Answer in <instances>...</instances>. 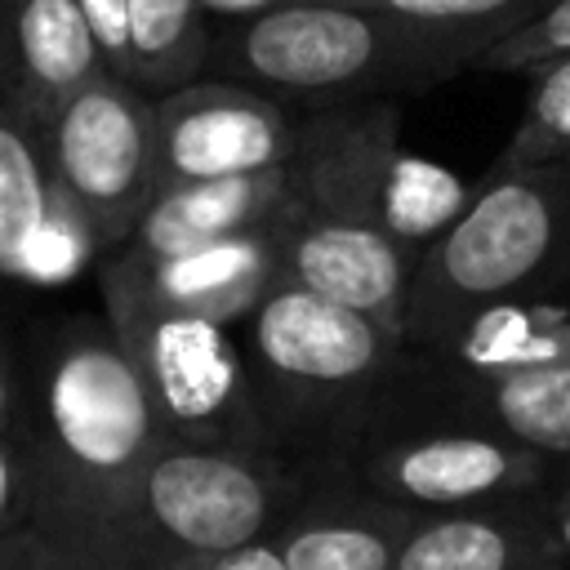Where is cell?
Returning a JSON list of instances; mask_svg holds the SVG:
<instances>
[{
	"mask_svg": "<svg viewBox=\"0 0 570 570\" xmlns=\"http://www.w3.org/2000/svg\"><path fill=\"white\" fill-rule=\"evenodd\" d=\"M481 49L463 36L405 22L347 0H281L254 18L218 22L205 71L276 94L281 102L338 107L423 94L468 67Z\"/></svg>",
	"mask_w": 570,
	"mask_h": 570,
	"instance_id": "obj_1",
	"label": "cell"
},
{
	"mask_svg": "<svg viewBox=\"0 0 570 570\" xmlns=\"http://www.w3.org/2000/svg\"><path fill=\"white\" fill-rule=\"evenodd\" d=\"M570 267V160L494 165L468 209L419 254L401 347H445L485 307Z\"/></svg>",
	"mask_w": 570,
	"mask_h": 570,
	"instance_id": "obj_2",
	"label": "cell"
},
{
	"mask_svg": "<svg viewBox=\"0 0 570 570\" xmlns=\"http://www.w3.org/2000/svg\"><path fill=\"white\" fill-rule=\"evenodd\" d=\"M31 445L40 459V503L89 525L174 445L111 321H76L49 343L36 383Z\"/></svg>",
	"mask_w": 570,
	"mask_h": 570,
	"instance_id": "obj_3",
	"label": "cell"
},
{
	"mask_svg": "<svg viewBox=\"0 0 570 570\" xmlns=\"http://www.w3.org/2000/svg\"><path fill=\"white\" fill-rule=\"evenodd\" d=\"M303 490L272 445H165L107 508L85 521L125 570H183L187 561L272 534Z\"/></svg>",
	"mask_w": 570,
	"mask_h": 570,
	"instance_id": "obj_4",
	"label": "cell"
},
{
	"mask_svg": "<svg viewBox=\"0 0 570 570\" xmlns=\"http://www.w3.org/2000/svg\"><path fill=\"white\" fill-rule=\"evenodd\" d=\"M236 330L272 441L276 428H352L379 405L405 352L374 316L289 276H276Z\"/></svg>",
	"mask_w": 570,
	"mask_h": 570,
	"instance_id": "obj_5",
	"label": "cell"
},
{
	"mask_svg": "<svg viewBox=\"0 0 570 570\" xmlns=\"http://www.w3.org/2000/svg\"><path fill=\"white\" fill-rule=\"evenodd\" d=\"M102 307L147 379L165 432L183 445H272L245 343L232 321L156 303L125 281L98 276Z\"/></svg>",
	"mask_w": 570,
	"mask_h": 570,
	"instance_id": "obj_6",
	"label": "cell"
},
{
	"mask_svg": "<svg viewBox=\"0 0 570 570\" xmlns=\"http://www.w3.org/2000/svg\"><path fill=\"white\" fill-rule=\"evenodd\" d=\"M45 138L58 187L107 249L125 245L160 191L156 94L107 67L53 107Z\"/></svg>",
	"mask_w": 570,
	"mask_h": 570,
	"instance_id": "obj_7",
	"label": "cell"
},
{
	"mask_svg": "<svg viewBox=\"0 0 570 570\" xmlns=\"http://www.w3.org/2000/svg\"><path fill=\"white\" fill-rule=\"evenodd\" d=\"M543 476V454L490 428H476L463 414L432 432H401L370 450L361 463V481L370 494L401 503L419 517L512 503L525 499Z\"/></svg>",
	"mask_w": 570,
	"mask_h": 570,
	"instance_id": "obj_8",
	"label": "cell"
},
{
	"mask_svg": "<svg viewBox=\"0 0 570 570\" xmlns=\"http://www.w3.org/2000/svg\"><path fill=\"white\" fill-rule=\"evenodd\" d=\"M298 120L258 85L232 76H196L156 94V156L160 187L232 178L289 165Z\"/></svg>",
	"mask_w": 570,
	"mask_h": 570,
	"instance_id": "obj_9",
	"label": "cell"
},
{
	"mask_svg": "<svg viewBox=\"0 0 570 570\" xmlns=\"http://www.w3.org/2000/svg\"><path fill=\"white\" fill-rule=\"evenodd\" d=\"M414 263L419 254H410L383 223L303 205L298 196L289 200L281 227V276L374 316L396 338Z\"/></svg>",
	"mask_w": 570,
	"mask_h": 570,
	"instance_id": "obj_10",
	"label": "cell"
},
{
	"mask_svg": "<svg viewBox=\"0 0 570 570\" xmlns=\"http://www.w3.org/2000/svg\"><path fill=\"white\" fill-rule=\"evenodd\" d=\"M289 214V209H285ZM285 214L249 227L240 236L200 245V249H178V254H138V249H107L98 258V276L125 281L129 289L183 307V312H205L218 321H240L263 289L281 276V227Z\"/></svg>",
	"mask_w": 570,
	"mask_h": 570,
	"instance_id": "obj_11",
	"label": "cell"
},
{
	"mask_svg": "<svg viewBox=\"0 0 570 570\" xmlns=\"http://www.w3.org/2000/svg\"><path fill=\"white\" fill-rule=\"evenodd\" d=\"M289 200H294V165L160 187L147 214L138 218L134 236L125 240V249H138V254L200 249L281 218Z\"/></svg>",
	"mask_w": 570,
	"mask_h": 570,
	"instance_id": "obj_12",
	"label": "cell"
},
{
	"mask_svg": "<svg viewBox=\"0 0 570 570\" xmlns=\"http://www.w3.org/2000/svg\"><path fill=\"white\" fill-rule=\"evenodd\" d=\"M392 570H566L543 508L521 499L419 517Z\"/></svg>",
	"mask_w": 570,
	"mask_h": 570,
	"instance_id": "obj_13",
	"label": "cell"
},
{
	"mask_svg": "<svg viewBox=\"0 0 570 570\" xmlns=\"http://www.w3.org/2000/svg\"><path fill=\"white\" fill-rule=\"evenodd\" d=\"M414 521L379 494H303L272 539L289 570H392Z\"/></svg>",
	"mask_w": 570,
	"mask_h": 570,
	"instance_id": "obj_14",
	"label": "cell"
},
{
	"mask_svg": "<svg viewBox=\"0 0 570 570\" xmlns=\"http://www.w3.org/2000/svg\"><path fill=\"white\" fill-rule=\"evenodd\" d=\"M0 40L27 107L49 120L89 76L107 71L80 0H0Z\"/></svg>",
	"mask_w": 570,
	"mask_h": 570,
	"instance_id": "obj_15",
	"label": "cell"
},
{
	"mask_svg": "<svg viewBox=\"0 0 570 570\" xmlns=\"http://www.w3.org/2000/svg\"><path fill=\"white\" fill-rule=\"evenodd\" d=\"M450 401L476 428H490L543 459H570V361L459 370Z\"/></svg>",
	"mask_w": 570,
	"mask_h": 570,
	"instance_id": "obj_16",
	"label": "cell"
},
{
	"mask_svg": "<svg viewBox=\"0 0 570 570\" xmlns=\"http://www.w3.org/2000/svg\"><path fill=\"white\" fill-rule=\"evenodd\" d=\"M62 205V187L49 160L45 120L27 107L4 40H0V276L18 281V263L31 236Z\"/></svg>",
	"mask_w": 570,
	"mask_h": 570,
	"instance_id": "obj_17",
	"label": "cell"
},
{
	"mask_svg": "<svg viewBox=\"0 0 570 570\" xmlns=\"http://www.w3.org/2000/svg\"><path fill=\"white\" fill-rule=\"evenodd\" d=\"M134 18V85L169 94L196 80L209 62L214 22L205 0H129Z\"/></svg>",
	"mask_w": 570,
	"mask_h": 570,
	"instance_id": "obj_18",
	"label": "cell"
},
{
	"mask_svg": "<svg viewBox=\"0 0 570 570\" xmlns=\"http://www.w3.org/2000/svg\"><path fill=\"white\" fill-rule=\"evenodd\" d=\"M468 200H472V191L450 169H441L423 156H405L396 147V156L387 160V174H383L379 218L410 254H423L468 209Z\"/></svg>",
	"mask_w": 570,
	"mask_h": 570,
	"instance_id": "obj_19",
	"label": "cell"
},
{
	"mask_svg": "<svg viewBox=\"0 0 570 570\" xmlns=\"http://www.w3.org/2000/svg\"><path fill=\"white\" fill-rule=\"evenodd\" d=\"M0 570H125V566L80 517L40 503L27 525L0 539Z\"/></svg>",
	"mask_w": 570,
	"mask_h": 570,
	"instance_id": "obj_20",
	"label": "cell"
},
{
	"mask_svg": "<svg viewBox=\"0 0 570 570\" xmlns=\"http://www.w3.org/2000/svg\"><path fill=\"white\" fill-rule=\"evenodd\" d=\"M534 94L494 165H552L570 160V53L530 71Z\"/></svg>",
	"mask_w": 570,
	"mask_h": 570,
	"instance_id": "obj_21",
	"label": "cell"
},
{
	"mask_svg": "<svg viewBox=\"0 0 570 570\" xmlns=\"http://www.w3.org/2000/svg\"><path fill=\"white\" fill-rule=\"evenodd\" d=\"M347 4H365L379 13L405 18V22H423V27L463 36L485 53L499 36L530 22L552 0H347Z\"/></svg>",
	"mask_w": 570,
	"mask_h": 570,
	"instance_id": "obj_22",
	"label": "cell"
},
{
	"mask_svg": "<svg viewBox=\"0 0 570 570\" xmlns=\"http://www.w3.org/2000/svg\"><path fill=\"white\" fill-rule=\"evenodd\" d=\"M561 53H570V0H552L517 31L499 36L476 58V71H534Z\"/></svg>",
	"mask_w": 570,
	"mask_h": 570,
	"instance_id": "obj_23",
	"label": "cell"
},
{
	"mask_svg": "<svg viewBox=\"0 0 570 570\" xmlns=\"http://www.w3.org/2000/svg\"><path fill=\"white\" fill-rule=\"evenodd\" d=\"M40 508V459L31 441L0 436V539L27 525Z\"/></svg>",
	"mask_w": 570,
	"mask_h": 570,
	"instance_id": "obj_24",
	"label": "cell"
},
{
	"mask_svg": "<svg viewBox=\"0 0 570 570\" xmlns=\"http://www.w3.org/2000/svg\"><path fill=\"white\" fill-rule=\"evenodd\" d=\"M94 40L107 58V67L125 80H134V18H129V0H80Z\"/></svg>",
	"mask_w": 570,
	"mask_h": 570,
	"instance_id": "obj_25",
	"label": "cell"
},
{
	"mask_svg": "<svg viewBox=\"0 0 570 570\" xmlns=\"http://www.w3.org/2000/svg\"><path fill=\"white\" fill-rule=\"evenodd\" d=\"M183 570H289V566H285L276 539L263 534V539H249V543H240V548H227V552L187 561Z\"/></svg>",
	"mask_w": 570,
	"mask_h": 570,
	"instance_id": "obj_26",
	"label": "cell"
},
{
	"mask_svg": "<svg viewBox=\"0 0 570 570\" xmlns=\"http://www.w3.org/2000/svg\"><path fill=\"white\" fill-rule=\"evenodd\" d=\"M0 436L31 441V405H27L18 365H13V356H9L4 343H0Z\"/></svg>",
	"mask_w": 570,
	"mask_h": 570,
	"instance_id": "obj_27",
	"label": "cell"
},
{
	"mask_svg": "<svg viewBox=\"0 0 570 570\" xmlns=\"http://www.w3.org/2000/svg\"><path fill=\"white\" fill-rule=\"evenodd\" d=\"M543 521H548V534H552V548H557L561 566L570 570V490H561V494L543 508Z\"/></svg>",
	"mask_w": 570,
	"mask_h": 570,
	"instance_id": "obj_28",
	"label": "cell"
},
{
	"mask_svg": "<svg viewBox=\"0 0 570 570\" xmlns=\"http://www.w3.org/2000/svg\"><path fill=\"white\" fill-rule=\"evenodd\" d=\"M272 4H281V0H205V13H209V22L218 27V22H240V18H254V13L272 9Z\"/></svg>",
	"mask_w": 570,
	"mask_h": 570,
	"instance_id": "obj_29",
	"label": "cell"
}]
</instances>
